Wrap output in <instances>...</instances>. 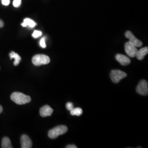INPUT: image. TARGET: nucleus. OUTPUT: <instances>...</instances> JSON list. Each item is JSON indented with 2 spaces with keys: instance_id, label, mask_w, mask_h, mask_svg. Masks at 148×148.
Instances as JSON below:
<instances>
[{
  "instance_id": "10",
  "label": "nucleus",
  "mask_w": 148,
  "mask_h": 148,
  "mask_svg": "<svg viewBox=\"0 0 148 148\" xmlns=\"http://www.w3.org/2000/svg\"><path fill=\"white\" fill-rule=\"evenodd\" d=\"M116 59L118 62L121 64L122 65L126 66L131 63V60L128 58L127 56L125 55H122L121 54H118L116 56Z\"/></svg>"
},
{
  "instance_id": "7",
  "label": "nucleus",
  "mask_w": 148,
  "mask_h": 148,
  "mask_svg": "<svg viewBox=\"0 0 148 148\" xmlns=\"http://www.w3.org/2000/svg\"><path fill=\"white\" fill-rule=\"evenodd\" d=\"M125 36L129 39L128 42L131 43L136 47H140L143 45V43L142 42V41H140L135 37L134 35L130 31L126 32L125 33Z\"/></svg>"
},
{
  "instance_id": "13",
  "label": "nucleus",
  "mask_w": 148,
  "mask_h": 148,
  "mask_svg": "<svg viewBox=\"0 0 148 148\" xmlns=\"http://www.w3.org/2000/svg\"><path fill=\"white\" fill-rule=\"evenodd\" d=\"M9 56L10 57L11 59H12L13 58L15 59L14 62V65L15 66L18 65L21 60V57H20V56L18 53H15L14 52H11V53H10Z\"/></svg>"
},
{
  "instance_id": "11",
  "label": "nucleus",
  "mask_w": 148,
  "mask_h": 148,
  "mask_svg": "<svg viewBox=\"0 0 148 148\" xmlns=\"http://www.w3.org/2000/svg\"><path fill=\"white\" fill-rule=\"evenodd\" d=\"M148 53V47H143L141 49H140L139 50H138L137 53L136 57L139 60H143L144 57Z\"/></svg>"
},
{
  "instance_id": "20",
  "label": "nucleus",
  "mask_w": 148,
  "mask_h": 148,
  "mask_svg": "<svg viewBox=\"0 0 148 148\" xmlns=\"http://www.w3.org/2000/svg\"><path fill=\"white\" fill-rule=\"evenodd\" d=\"M2 4L4 5H8L10 3V0H1Z\"/></svg>"
},
{
  "instance_id": "3",
  "label": "nucleus",
  "mask_w": 148,
  "mask_h": 148,
  "mask_svg": "<svg viewBox=\"0 0 148 148\" xmlns=\"http://www.w3.org/2000/svg\"><path fill=\"white\" fill-rule=\"evenodd\" d=\"M51 59L49 57L45 54H36L32 58V62L36 66H40L49 63Z\"/></svg>"
},
{
  "instance_id": "15",
  "label": "nucleus",
  "mask_w": 148,
  "mask_h": 148,
  "mask_svg": "<svg viewBox=\"0 0 148 148\" xmlns=\"http://www.w3.org/2000/svg\"><path fill=\"white\" fill-rule=\"evenodd\" d=\"M83 112V111L82 110L81 108H74L73 110H71L70 111V114L71 115L73 116H79L80 115H82Z\"/></svg>"
},
{
  "instance_id": "1",
  "label": "nucleus",
  "mask_w": 148,
  "mask_h": 148,
  "mask_svg": "<svg viewBox=\"0 0 148 148\" xmlns=\"http://www.w3.org/2000/svg\"><path fill=\"white\" fill-rule=\"evenodd\" d=\"M12 101L18 105H23L29 103L31 101V98L21 92H14L11 95Z\"/></svg>"
},
{
  "instance_id": "6",
  "label": "nucleus",
  "mask_w": 148,
  "mask_h": 148,
  "mask_svg": "<svg viewBox=\"0 0 148 148\" xmlns=\"http://www.w3.org/2000/svg\"><path fill=\"white\" fill-rule=\"evenodd\" d=\"M125 49L126 53H127L128 56L132 58L136 57L138 52L137 47L134 46L130 42L126 43L125 46Z\"/></svg>"
},
{
  "instance_id": "23",
  "label": "nucleus",
  "mask_w": 148,
  "mask_h": 148,
  "mask_svg": "<svg viewBox=\"0 0 148 148\" xmlns=\"http://www.w3.org/2000/svg\"><path fill=\"white\" fill-rule=\"evenodd\" d=\"M2 111H3V108H2V106H0V114L2 112Z\"/></svg>"
},
{
  "instance_id": "17",
  "label": "nucleus",
  "mask_w": 148,
  "mask_h": 148,
  "mask_svg": "<svg viewBox=\"0 0 148 148\" xmlns=\"http://www.w3.org/2000/svg\"><path fill=\"white\" fill-rule=\"evenodd\" d=\"M46 41V38L45 37H43V38L41 39V40L40 41V45L43 48H45L46 47V41Z\"/></svg>"
},
{
  "instance_id": "9",
  "label": "nucleus",
  "mask_w": 148,
  "mask_h": 148,
  "mask_svg": "<svg viewBox=\"0 0 148 148\" xmlns=\"http://www.w3.org/2000/svg\"><path fill=\"white\" fill-rule=\"evenodd\" d=\"M53 109L49 106H43L40 110V114L42 117L50 116L53 113Z\"/></svg>"
},
{
  "instance_id": "21",
  "label": "nucleus",
  "mask_w": 148,
  "mask_h": 148,
  "mask_svg": "<svg viewBox=\"0 0 148 148\" xmlns=\"http://www.w3.org/2000/svg\"><path fill=\"white\" fill-rule=\"evenodd\" d=\"M66 148H77V147L75 145H68L66 147Z\"/></svg>"
},
{
  "instance_id": "5",
  "label": "nucleus",
  "mask_w": 148,
  "mask_h": 148,
  "mask_svg": "<svg viewBox=\"0 0 148 148\" xmlns=\"http://www.w3.org/2000/svg\"><path fill=\"white\" fill-rule=\"evenodd\" d=\"M136 91L140 95H144V96L148 95V82L144 79L141 80L137 86Z\"/></svg>"
},
{
  "instance_id": "4",
  "label": "nucleus",
  "mask_w": 148,
  "mask_h": 148,
  "mask_svg": "<svg viewBox=\"0 0 148 148\" xmlns=\"http://www.w3.org/2000/svg\"><path fill=\"white\" fill-rule=\"evenodd\" d=\"M127 76V74L119 70H114L111 71L110 73V78L112 81L115 83H119L122 79Z\"/></svg>"
},
{
  "instance_id": "22",
  "label": "nucleus",
  "mask_w": 148,
  "mask_h": 148,
  "mask_svg": "<svg viewBox=\"0 0 148 148\" xmlns=\"http://www.w3.org/2000/svg\"><path fill=\"white\" fill-rule=\"evenodd\" d=\"M4 26V23L3 21H2L1 19H0V28Z\"/></svg>"
},
{
  "instance_id": "14",
  "label": "nucleus",
  "mask_w": 148,
  "mask_h": 148,
  "mask_svg": "<svg viewBox=\"0 0 148 148\" xmlns=\"http://www.w3.org/2000/svg\"><path fill=\"white\" fill-rule=\"evenodd\" d=\"M2 148H12L13 147L11 144L10 139L8 137H5L3 138L2 140Z\"/></svg>"
},
{
  "instance_id": "12",
  "label": "nucleus",
  "mask_w": 148,
  "mask_h": 148,
  "mask_svg": "<svg viewBox=\"0 0 148 148\" xmlns=\"http://www.w3.org/2000/svg\"><path fill=\"white\" fill-rule=\"evenodd\" d=\"M21 26L23 27H27V26L31 28H33L36 25V23L30 18H25L24 19L23 23H21Z\"/></svg>"
},
{
  "instance_id": "18",
  "label": "nucleus",
  "mask_w": 148,
  "mask_h": 148,
  "mask_svg": "<svg viewBox=\"0 0 148 148\" xmlns=\"http://www.w3.org/2000/svg\"><path fill=\"white\" fill-rule=\"evenodd\" d=\"M21 0H14L13 2V5L14 7H19L21 5Z\"/></svg>"
},
{
  "instance_id": "2",
  "label": "nucleus",
  "mask_w": 148,
  "mask_h": 148,
  "mask_svg": "<svg viewBox=\"0 0 148 148\" xmlns=\"http://www.w3.org/2000/svg\"><path fill=\"white\" fill-rule=\"evenodd\" d=\"M68 130V127L66 126H58L51 130L48 133V136L51 139H56L59 136L65 134Z\"/></svg>"
},
{
  "instance_id": "8",
  "label": "nucleus",
  "mask_w": 148,
  "mask_h": 148,
  "mask_svg": "<svg viewBox=\"0 0 148 148\" xmlns=\"http://www.w3.org/2000/svg\"><path fill=\"white\" fill-rule=\"evenodd\" d=\"M21 148H32V140L27 135L24 134L21 137Z\"/></svg>"
},
{
  "instance_id": "16",
  "label": "nucleus",
  "mask_w": 148,
  "mask_h": 148,
  "mask_svg": "<svg viewBox=\"0 0 148 148\" xmlns=\"http://www.w3.org/2000/svg\"><path fill=\"white\" fill-rule=\"evenodd\" d=\"M42 35V32L38 30H35L32 34V36L34 38H38Z\"/></svg>"
},
{
  "instance_id": "19",
  "label": "nucleus",
  "mask_w": 148,
  "mask_h": 148,
  "mask_svg": "<svg viewBox=\"0 0 148 148\" xmlns=\"http://www.w3.org/2000/svg\"><path fill=\"white\" fill-rule=\"evenodd\" d=\"M66 108L68 110L71 111L74 108V104L71 102H68L66 104Z\"/></svg>"
}]
</instances>
